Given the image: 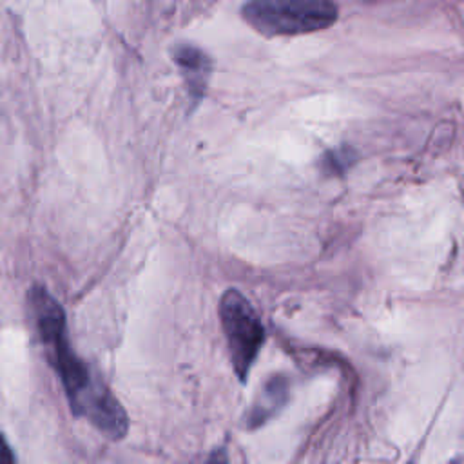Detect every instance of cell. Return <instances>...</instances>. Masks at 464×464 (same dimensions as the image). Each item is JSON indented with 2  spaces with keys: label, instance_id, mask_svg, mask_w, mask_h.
Wrapping results in <instances>:
<instances>
[{
  "label": "cell",
  "instance_id": "4",
  "mask_svg": "<svg viewBox=\"0 0 464 464\" xmlns=\"http://www.w3.org/2000/svg\"><path fill=\"white\" fill-rule=\"evenodd\" d=\"M29 304L36 321L38 334L47 346L67 335L65 312L44 286L36 285L29 290Z\"/></svg>",
  "mask_w": 464,
  "mask_h": 464
},
{
  "label": "cell",
  "instance_id": "1",
  "mask_svg": "<svg viewBox=\"0 0 464 464\" xmlns=\"http://www.w3.org/2000/svg\"><path fill=\"white\" fill-rule=\"evenodd\" d=\"M241 16L265 36H294L334 25L339 9L332 0H248Z\"/></svg>",
  "mask_w": 464,
  "mask_h": 464
},
{
  "label": "cell",
  "instance_id": "2",
  "mask_svg": "<svg viewBox=\"0 0 464 464\" xmlns=\"http://www.w3.org/2000/svg\"><path fill=\"white\" fill-rule=\"evenodd\" d=\"M219 317L232 368L237 379L245 382L265 343L263 323L252 303L236 288H228L221 295Z\"/></svg>",
  "mask_w": 464,
  "mask_h": 464
},
{
  "label": "cell",
  "instance_id": "6",
  "mask_svg": "<svg viewBox=\"0 0 464 464\" xmlns=\"http://www.w3.org/2000/svg\"><path fill=\"white\" fill-rule=\"evenodd\" d=\"M355 160H357V154L350 147L330 149L324 152L321 160V169L330 176H341L353 165Z\"/></svg>",
  "mask_w": 464,
  "mask_h": 464
},
{
  "label": "cell",
  "instance_id": "5",
  "mask_svg": "<svg viewBox=\"0 0 464 464\" xmlns=\"http://www.w3.org/2000/svg\"><path fill=\"white\" fill-rule=\"evenodd\" d=\"M288 395V382L281 375H272L263 388L259 390L257 397L254 399L248 413L245 415V420L250 428H256L268 420L285 402Z\"/></svg>",
  "mask_w": 464,
  "mask_h": 464
},
{
  "label": "cell",
  "instance_id": "3",
  "mask_svg": "<svg viewBox=\"0 0 464 464\" xmlns=\"http://www.w3.org/2000/svg\"><path fill=\"white\" fill-rule=\"evenodd\" d=\"M170 58L178 65L188 94L194 98H201L212 72L210 56L201 47L181 42L170 47Z\"/></svg>",
  "mask_w": 464,
  "mask_h": 464
},
{
  "label": "cell",
  "instance_id": "7",
  "mask_svg": "<svg viewBox=\"0 0 464 464\" xmlns=\"http://www.w3.org/2000/svg\"><path fill=\"white\" fill-rule=\"evenodd\" d=\"M0 464H14L13 451L5 440V437L0 433Z\"/></svg>",
  "mask_w": 464,
  "mask_h": 464
},
{
  "label": "cell",
  "instance_id": "9",
  "mask_svg": "<svg viewBox=\"0 0 464 464\" xmlns=\"http://www.w3.org/2000/svg\"><path fill=\"white\" fill-rule=\"evenodd\" d=\"M451 464H459V460H455V462H451Z\"/></svg>",
  "mask_w": 464,
  "mask_h": 464
},
{
  "label": "cell",
  "instance_id": "8",
  "mask_svg": "<svg viewBox=\"0 0 464 464\" xmlns=\"http://www.w3.org/2000/svg\"><path fill=\"white\" fill-rule=\"evenodd\" d=\"M205 464H230V462H228L227 451H225L223 448H216V450L208 455V459L205 460Z\"/></svg>",
  "mask_w": 464,
  "mask_h": 464
}]
</instances>
